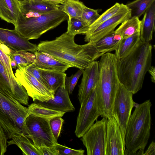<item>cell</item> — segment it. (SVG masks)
<instances>
[{"label": "cell", "instance_id": "cell-26", "mask_svg": "<svg viewBox=\"0 0 155 155\" xmlns=\"http://www.w3.org/2000/svg\"><path fill=\"white\" fill-rule=\"evenodd\" d=\"M28 108L29 115L32 114L49 120L58 117H62L66 113L44 107L36 102L31 104Z\"/></svg>", "mask_w": 155, "mask_h": 155}, {"label": "cell", "instance_id": "cell-24", "mask_svg": "<svg viewBox=\"0 0 155 155\" xmlns=\"http://www.w3.org/2000/svg\"><path fill=\"white\" fill-rule=\"evenodd\" d=\"M140 41V32L122 38L115 50L114 54L117 59H121L127 56L136 48Z\"/></svg>", "mask_w": 155, "mask_h": 155}, {"label": "cell", "instance_id": "cell-19", "mask_svg": "<svg viewBox=\"0 0 155 155\" xmlns=\"http://www.w3.org/2000/svg\"><path fill=\"white\" fill-rule=\"evenodd\" d=\"M140 40L143 43L149 42L152 39L155 30V2L153 3L144 14L140 20Z\"/></svg>", "mask_w": 155, "mask_h": 155}, {"label": "cell", "instance_id": "cell-17", "mask_svg": "<svg viewBox=\"0 0 155 155\" xmlns=\"http://www.w3.org/2000/svg\"><path fill=\"white\" fill-rule=\"evenodd\" d=\"M0 42L14 51H37V45L21 36L15 29L0 28Z\"/></svg>", "mask_w": 155, "mask_h": 155}, {"label": "cell", "instance_id": "cell-40", "mask_svg": "<svg viewBox=\"0 0 155 155\" xmlns=\"http://www.w3.org/2000/svg\"><path fill=\"white\" fill-rule=\"evenodd\" d=\"M155 143L153 141L150 145L148 148L143 155H154L155 154Z\"/></svg>", "mask_w": 155, "mask_h": 155}, {"label": "cell", "instance_id": "cell-8", "mask_svg": "<svg viewBox=\"0 0 155 155\" xmlns=\"http://www.w3.org/2000/svg\"><path fill=\"white\" fill-rule=\"evenodd\" d=\"M133 94L120 82L114 101L112 116L119 126L124 140L128 121L136 103Z\"/></svg>", "mask_w": 155, "mask_h": 155}, {"label": "cell", "instance_id": "cell-3", "mask_svg": "<svg viewBox=\"0 0 155 155\" xmlns=\"http://www.w3.org/2000/svg\"><path fill=\"white\" fill-rule=\"evenodd\" d=\"M74 37L66 32L53 40L41 41L37 45V51L71 67L84 70L94 61L83 45L75 43Z\"/></svg>", "mask_w": 155, "mask_h": 155}, {"label": "cell", "instance_id": "cell-5", "mask_svg": "<svg viewBox=\"0 0 155 155\" xmlns=\"http://www.w3.org/2000/svg\"><path fill=\"white\" fill-rule=\"evenodd\" d=\"M68 18L67 15L59 8L46 13H35L31 16L20 12L15 29L20 35L28 40L37 39Z\"/></svg>", "mask_w": 155, "mask_h": 155}, {"label": "cell", "instance_id": "cell-30", "mask_svg": "<svg viewBox=\"0 0 155 155\" xmlns=\"http://www.w3.org/2000/svg\"><path fill=\"white\" fill-rule=\"evenodd\" d=\"M155 0H135L127 3L126 5L130 10L131 17L139 18L155 2Z\"/></svg>", "mask_w": 155, "mask_h": 155}, {"label": "cell", "instance_id": "cell-25", "mask_svg": "<svg viewBox=\"0 0 155 155\" xmlns=\"http://www.w3.org/2000/svg\"><path fill=\"white\" fill-rule=\"evenodd\" d=\"M10 139L12 140L7 141V145H16L21 149L23 155H40L38 149L22 132L13 135Z\"/></svg>", "mask_w": 155, "mask_h": 155}, {"label": "cell", "instance_id": "cell-39", "mask_svg": "<svg viewBox=\"0 0 155 155\" xmlns=\"http://www.w3.org/2000/svg\"><path fill=\"white\" fill-rule=\"evenodd\" d=\"M38 149L40 155H58L54 146L51 147H42Z\"/></svg>", "mask_w": 155, "mask_h": 155}, {"label": "cell", "instance_id": "cell-9", "mask_svg": "<svg viewBox=\"0 0 155 155\" xmlns=\"http://www.w3.org/2000/svg\"><path fill=\"white\" fill-rule=\"evenodd\" d=\"M14 74L17 81L25 88L34 101L47 102L54 98V92L40 82L24 67L17 65Z\"/></svg>", "mask_w": 155, "mask_h": 155}, {"label": "cell", "instance_id": "cell-38", "mask_svg": "<svg viewBox=\"0 0 155 155\" xmlns=\"http://www.w3.org/2000/svg\"><path fill=\"white\" fill-rule=\"evenodd\" d=\"M7 139L5 133L0 124V155H4L6 152Z\"/></svg>", "mask_w": 155, "mask_h": 155}, {"label": "cell", "instance_id": "cell-37", "mask_svg": "<svg viewBox=\"0 0 155 155\" xmlns=\"http://www.w3.org/2000/svg\"><path fill=\"white\" fill-rule=\"evenodd\" d=\"M25 68L27 71L40 82L46 86L42 77L39 68L35 66L33 63Z\"/></svg>", "mask_w": 155, "mask_h": 155}, {"label": "cell", "instance_id": "cell-35", "mask_svg": "<svg viewBox=\"0 0 155 155\" xmlns=\"http://www.w3.org/2000/svg\"><path fill=\"white\" fill-rule=\"evenodd\" d=\"M58 155H83L84 150L82 149L75 150L71 148L58 143L54 145Z\"/></svg>", "mask_w": 155, "mask_h": 155}, {"label": "cell", "instance_id": "cell-7", "mask_svg": "<svg viewBox=\"0 0 155 155\" xmlns=\"http://www.w3.org/2000/svg\"><path fill=\"white\" fill-rule=\"evenodd\" d=\"M50 120L30 114L23 124L22 132L37 148L52 147L58 142L52 133Z\"/></svg>", "mask_w": 155, "mask_h": 155}, {"label": "cell", "instance_id": "cell-29", "mask_svg": "<svg viewBox=\"0 0 155 155\" xmlns=\"http://www.w3.org/2000/svg\"><path fill=\"white\" fill-rule=\"evenodd\" d=\"M9 56L17 65L25 67L33 63L35 59L34 54L26 51H16L12 50Z\"/></svg>", "mask_w": 155, "mask_h": 155}, {"label": "cell", "instance_id": "cell-21", "mask_svg": "<svg viewBox=\"0 0 155 155\" xmlns=\"http://www.w3.org/2000/svg\"><path fill=\"white\" fill-rule=\"evenodd\" d=\"M20 12L19 0H0V18L16 24Z\"/></svg>", "mask_w": 155, "mask_h": 155}, {"label": "cell", "instance_id": "cell-16", "mask_svg": "<svg viewBox=\"0 0 155 155\" xmlns=\"http://www.w3.org/2000/svg\"><path fill=\"white\" fill-rule=\"evenodd\" d=\"M0 88L21 104L28 105L29 96L25 88L8 74L0 61Z\"/></svg>", "mask_w": 155, "mask_h": 155}, {"label": "cell", "instance_id": "cell-27", "mask_svg": "<svg viewBox=\"0 0 155 155\" xmlns=\"http://www.w3.org/2000/svg\"><path fill=\"white\" fill-rule=\"evenodd\" d=\"M137 17H132L124 21L119 27L115 30L122 38L131 36L135 33L140 32L141 21Z\"/></svg>", "mask_w": 155, "mask_h": 155}, {"label": "cell", "instance_id": "cell-43", "mask_svg": "<svg viewBox=\"0 0 155 155\" xmlns=\"http://www.w3.org/2000/svg\"><path fill=\"white\" fill-rule=\"evenodd\" d=\"M11 65L12 68L16 69L17 68V65L16 62L13 60H11Z\"/></svg>", "mask_w": 155, "mask_h": 155}, {"label": "cell", "instance_id": "cell-36", "mask_svg": "<svg viewBox=\"0 0 155 155\" xmlns=\"http://www.w3.org/2000/svg\"><path fill=\"white\" fill-rule=\"evenodd\" d=\"M64 121V119L60 117H54L50 120V124L52 133L57 140L60 136Z\"/></svg>", "mask_w": 155, "mask_h": 155}, {"label": "cell", "instance_id": "cell-20", "mask_svg": "<svg viewBox=\"0 0 155 155\" xmlns=\"http://www.w3.org/2000/svg\"><path fill=\"white\" fill-rule=\"evenodd\" d=\"M35 59L33 64L37 68L65 72L71 66L59 61L44 52L37 51L34 53Z\"/></svg>", "mask_w": 155, "mask_h": 155}, {"label": "cell", "instance_id": "cell-14", "mask_svg": "<svg viewBox=\"0 0 155 155\" xmlns=\"http://www.w3.org/2000/svg\"><path fill=\"white\" fill-rule=\"evenodd\" d=\"M122 38L114 30L96 42H88L83 45L86 51L95 61L104 54L115 50Z\"/></svg>", "mask_w": 155, "mask_h": 155}, {"label": "cell", "instance_id": "cell-12", "mask_svg": "<svg viewBox=\"0 0 155 155\" xmlns=\"http://www.w3.org/2000/svg\"><path fill=\"white\" fill-rule=\"evenodd\" d=\"M131 17L130 10L124 4L121 8L114 15L93 30L85 34L84 41L96 42L114 31L115 28L124 21Z\"/></svg>", "mask_w": 155, "mask_h": 155}, {"label": "cell", "instance_id": "cell-11", "mask_svg": "<svg viewBox=\"0 0 155 155\" xmlns=\"http://www.w3.org/2000/svg\"><path fill=\"white\" fill-rule=\"evenodd\" d=\"M107 119L96 122L81 138L88 155H105Z\"/></svg>", "mask_w": 155, "mask_h": 155}, {"label": "cell", "instance_id": "cell-10", "mask_svg": "<svg viewBox=\"0 0 155 155\" xmlns=\"http://www.w3.org/2000/svg\"><path fill=\"white\" fill-rule=\"evenodd\" d=\"M97 87L81 104L74 133L81 138L101 116L97 100Z\"/></svg>", "mask_w": 155, "mask_h": 155}, {"label": "cell", "instance_id": "cell-32", "mask_svg": "<svg viewBox=\"0 0 155 155\" xmlns=\"http://www.w3.org/2000/svg\"><path fill=\"white\" fill-rule=\"evenodd\" d=\"M123 5V3L120 4L117 2L107 10L100 15L97 19L90 25L87 32L93 30L101 24L113 16L121 8Z\"/></svg>", "mask_w": 155, "mask_h": 155}, {"label": "cell", "instance_id": "cell-33", "mask_svg": "<svg viewBox=\"0 0 155 155\" xmlns=\"http://www.w3.org/2000/svg\"><path fill=\"white\" fill-rule=\"evenodd\" d=\"M101 9H94L84 5L81 18V19L89 25L93 23L99 17V13Z\"/></svg>", "mask_w": 155, "mask_h": 155}, {"label": "cell", "instance_id": "cell-6", "mask_svg": "<svg viewBox=\"0 0 155 155\" xmlns=\"http://www.w3.org/2000/svg\"><path fill=\"white\" fill-rule=\"evenodd\" d=\"M28 115V107L0 88V124L8 138L10 139L15 134L22 132L23 124Z\"/></svg>", "mask_w": 155, "mask_h": 155}, {"label": "cell", "instance_id": "cell-41", "mask_svg": "<svg viewBox=\"0 0 155 155\" xmlns=\"http://www.w3.org/2000/svg\"><path fill=\"white\" fill-rule=\"evenodd\" d=\"M46 3L57 6L62 4L65 0H39Z\"/></svg>", "mask_w": 155, "mask_h": 155}, {"label": "cell", "instance_id": "cell-4", "mask_svg": "<svg viewBox=\"0 0 155 155\" xmlns=\"http://www.w3.org/2000/svg\"><path fill=\"white\" fill-rule=\"evenodd\" d=\"M150 100L139 104L136 103L134 110L130 116L126 128L124 142L125 155H143L150 135L152 124Z\"/></svg>", "mask_w": 155, "mask_h": 155}, {"label": "cell", "instance_id": "cell-15", "mask_svg": "<svg viewBox=\"0 0 155 155\" xmlns=\"http://www.w3.org/2000/svg\"><path fill=\"white\" fill-rule=\"evenodd\" d=\"M82 78L79 86L78 99L80 104L89 95L97 85L99 78L98 61H93L82 70Z\"/></svg>", "mask_w": 155, "mask_h": 155}, {"label": "cell", "instance_id": "cell-1", "mask_svg": "<svg viewBox=\"0 0 155 155\" xmlns=\"http://www.w3.org/2000/svg\"><path fill=\"white\" fill-rule=\"evenodd\" d=\"M152 46L140 41L126 57L117 59V70L120 82L133 94L142 88L145 75L151 66Z\"/></svg>", "mask_w": 155, "mask_h": 155}, {"label": "cell", "instance_id": "cell-23", "mask_svg": "<svg viewBox=\"0 0 155 155\" xmlns=\"http://www.w3.org/2000/svg\"><path fill=\"white\" fill-rule=\"evenodd\" d=\"M20 12L22 14L30 12L46 13L59 8L39 0H19Z\"/></svg>", "mask_w": 155, "mask_h": 155}, {"label": "cell", "instance_id": "cell-22", "mask_svg": "<svg viewBox=\"0 0 155 155\" xmlns=\"http://www.w3.org/2000/svg\"><path fill=\"white\" fill-rule=\"evenodd\" d=\"M39 69L45 85L50 90L55 92L58 88L65 85V79L67 74L65 72L55 70Z\"/></svg>", "mask_w": 155, "mask_h": 155}, {"label": "cell", "instance_id": "cell-34", "mask_svg": "<svg viewBox=\"0 0 155 155\" xmlns=\"http://www.w3.org/2000/svg\"><path fill=\"white\" fill-rule=\"evenodd\" d=\"M82 70L79 69L75 74H72L70 77L66 76L65 87L69 94L72 93L78 80L82 74Z\"/></svg>", "mask_w": 155, "mask_h": 155}, {"label": "cell", "instance_id": "cell-2", "mask_svg": "<svg viewBox=\"0 0 155 155\" xmlns=\"http://www.w3.org/2000/svg\"><path fill=\"white\" fill-rule=\"evenodd\" d=\"M115 54L108 52L98 61L99 78L97 87V100L101 116L107 119L113 117L115 95L120 83Z\"/></svg>", "mask_w": 155, "mask_h": 155}, {"label": "cell", "instance_id": "cell-42", "mask_svg": "<svg viewBox=\"0 0 155 155\" xmlns=\"http://www.w3.org/2000/svg\"><path fill=\"white\" fill-rule=\"evenodd\" d=\"M148 71L150 74V78L151 81L154 83L155 82V67L151 65Z\"/></svg>", "mask_w": 155, "mask_h": 155}, {"label": "cell", "instance_id": "cell-13", "mask_svg": "<svg viewBox=\"0 0 155 155\" xmlns=\"http://www.w3.org/2000/svg\"><path fill=\"white\" fill-rule=\"evenodd\" d=\"M107 119L105 155H125L124 140L119 126L113 117Z\"/></svg>", "mask_w": 155, "mask_h": 155}, {"label": "cell", "instance_id": "cell-18", "mask_svg": "<svg viewBox=\"0 0 155 155\" xmlns=\"http://www.w3.org/2000/svg\"><path fill=\"white\" fill-rule=\"evenodd\" d=\"M65 85L58 88L55 92L54 97L47 102L35 101L42 106L65 113L75 110Z\"/></svg>", "mask_w": 155, "mask_h": 155}, {"label": "cell", "instance_id": "cell-28", "mask_svg": "<svg viewBox=\"0 0 155 155\" xmlns=\"http://www.w3.org/2000/svg\"><path fill=\"white\" fill-rule=\"evenodd\" d=\"M84 4L78 0H65L57 6L68 17L81 19Z\"/></svg>", "mask_w": 155, "mask_h": 155}, {"label": "cell", "instance_id": "cell-31", "mask_svg": "<svg viewBox=\"0 0 155 155\" xmlns=\"http://www.w3.org/2000/svg\"><path fill=\"white\" fill-rule=\"evenodd\" d=\"M67 33L75 36L77 34L84 35L90 25L81 19L68 17Z\"/></svg>", "mask_w": 155, "mask_h": 155}]
</instances>
